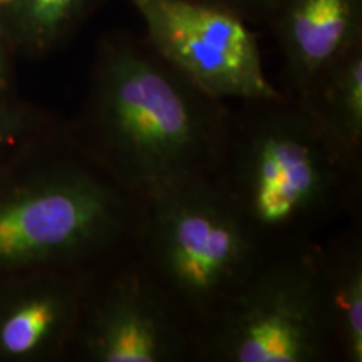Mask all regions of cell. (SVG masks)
<instances>
[{"label": "cell", "instance_id": "obj_1", "mask_svg": "<svg viewBox=\"0 0 362 362\" xmlns=\"http://www.w3.org/2000/svg\"><path fill=\"white\" fill-rule=\"evenodd\" d=\"M232 104L180 74L146 39L99 40L83 107L69 128L139 198L218 170Z\"/></svg>", "mask_w": 362, "mask_h": 362}, {"label": "cell", "instance_id": "obj_2", "mask_svg": "<svg viewBox=\"0 0 362 362\" xmlns=\"http://www.w3.org/2000/svg\"><path fill=\"white\" fill-rule=\"evenodd\" d=\"M139 210L61 121L0 168V279L101 269L131 252Z\"/></svg>", "mask_w": 362, "mask_h": 362}, {"label": "cell", "instance_id": "obj_3", "mask_svg": "<svg viewBox=\"0 0 362 362\" xmlns=\"http://www.w3.org/2000/svg\"><path fill=\"white\" fill-rule=\"evenodd\" d=\"M215 178L267 248L314 242L361 202L352 155L300 96L237 101Z\"/></svg>", "mask_w": 362, "mask_h": 362}, {"label": "cell", "instance_id": "obj_4", "mask_svg": "<svg viewBox=\"0 0 362 362\" xmlns=\"http://www.w3.org/2000/svg\"><path fill=\"white\" fill-rule=\"evenodd\" d=\"M269 250L210 175L141 198L131 255L198 332Z\"/></svg>", "mask_w": 362, "mask_h": 362}, {"label": "cell", "instance_id": "obj_5", "mask_svg": "<svg viewBox=\"0 0 362 362\" xmlns=\"http://www.w3.org/2000/svg\"><path fill=\"white\" fill-rule=\"evenodd\" d=\"M197 362H334L317 240L270 248L197 332Z\"/></svg>", "mask_w": 362, "mask_h": 362}, {"label": "cell", "instance_id": "obj_6", "mask_svg": "<svg viewBox=\"0 0 362 362\" xmlns=\"http://www.w3.org/2000/svg\"><path fill=\"white\" fill-rule=\"evenodd\" d=\"M197 329L129 253L86 277L67 362H188Z\"/></svg>", "mask_w": 362, "mask_h": 362}, {"label": "cell", "instance_id": "obj_7", "mask_svg": "<svg viewBox=\"0 0 362 362\" xmlns=\"http://www.w3.org/2000/svg\"><path fill=\"white\" fill-rule=\"evenodd\" d=\"M146 27V40L180 74L223 101L272 98L250 24L197 0H128Z\"/></svg>", "mask_w": 362, "mask_h": 362}, {"label": "cell", "instance_id": "obj_8", "mask_svg": "<svg viewBox=\"0 0 362 362\" xmlns=\"http://www.w3.org/2000/svg\"><path fill=\"white\" fill-rule=\"evenodd\" d=\"M88 275L37 270L0 279V362H67Z\"/></svg>", "mask_w": 362, "mask_h": 362}, {"label": "cell", "instance_id": "obj_9", "mask_svg": "<svg viewBox=\"0 0 362 362\" xmlns=\"http://www.w3.org/2000/svg\"><path fill=\"white\" fill-rule=\"evenodd\" d=\"M269 27L292 94L305 96L330 64L362 40V0H280Z\"/></svg>", "mask_w": 362, "mask_h": 362}, {"label": "cell", "instance_id": "obj_10", "mask_svg": "<svg viewBox=\"0 0 362 362\" xmlns=\"http://www.w3.org/2000/svg\"><path fill=\"white\" fill-rule=\"evenodd\" d=\"M359 223L317 242L325 307L339 361L362 362V237Z\"/></svg>", "mask_w": 362, "mask_h": 362}, {"label": "cell", "instance_id": "obj_11", "mask_svg": "<svg viewBox=\"0 0 362 362\" xmlns=\"http://www.w3.org/2000/svg\"><path fill=\"white\" fill-rule=\"evenodd\" d=\"M110 0H8L0 25L16 59H42L59 51Z\"/></svg>", "mask_w": 362, "mask_h": 362}, {"label": "cell", "instance_id": "obj_12", "mask_svg": "<svg viewBox=\"0 0 362 362\" xmlns=\"http://www.w3.org/2000/svg\"><path fill=\"white\" fill-rule=\"evenodd\" d=\"M300 98L344 148L362 158V40L330 64Z\"/></svg>", "mask_w": 362, "mask_h": 362}, {"label": "cell", "instance_id": "obj_13", "mask_svg": "<svg viewBox=\"0 0 362 362\" xmlns=\"http://www.w3.org/2000/svg\"><path fill=\"white\" fill-rule=\"evenodd\" d=\"M61 121L57 115L17 93L0 94V168Z\"/></svg>", "mask_w": 362, "mask_h": 362}, {"label": "cell", "instance_id": "obj_14", "mask_svg": "<svg viewBox=\"0 0 362 362\" xmlns=\"http://www.w3.org/2000/svg\"><path fill=\"white\" fill-rule=\"evenodd\" d=\"M197 2L232 12L247 24L269 25L280 0H197Z\"/></svg>", "mask_w": 362, "mask_h": 362}, {"label": "cell", "instance_id": "obj_15", "mask_svg": "<svg viewBox=\"0 0 362 362\" xmlns=\"http://www.w3.org/2000/svg\"><path fill=\"white\" fill-rule=\"evenodd\" d=\"M16 56L7 42L2 25H0V94L17 93L16 89Z\"/></svg>", "mask_w": 362, "mask_h": 362}, {"label": "cell", "instance_id": "obj_16", "mask_svg": "<svg viewBox=\"0 0 362 362\" xmlns=\"http://www.w3.org/2000/svg\"><path fill=\"white\" fill-rule=\"evenodd\" d=\"M6 2H8V0H0V4H6Z\"/></svg>", "mask_w": 362, "mask_h": 362}]
</instances>
